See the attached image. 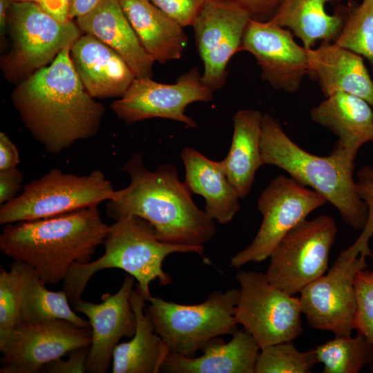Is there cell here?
<instances>
[{
	"mask_svg": "<svg viewBox=\"0 0 373 373\" xmlns=\"http://www.w3.org/2000/svg\"><path fill=\"white\" fill-rule=\"evenodd\" d=\"M70 48L19 83L11 97L25 127L50 153L95 136L105 111L82 84Z\"/></svg>",
	"mask_w": 373,
	"mask_h": 373,
	"instance_id": "cell-1",
	"label": "cell"
},
{
	"mask_svg": "<svg viewBox=\"0 0 373 373\" xmlns=\"http://www.w3.org/2000/svg\"><path fill=\"white\" fill-rule=\"evenodd\" d=\"M120 171L128 174L130 184L108 201L109 217H140L154 227L160 240L169 244L203 246L213 238L214 220L195 204L175 166L163 164L152 171L144 166L142 154L135 153Z\"/></svg>",
	"mask_w": 373,
	"mask_h": 373,
	"instance_id": "cell-2",
	"label": "cell"
},
{
	"mask_svg": "<svg viewBox=\"0 0 373 373\" xmlns=\"http://www.w3.org/2000/svg\"><path fill=\"white\" fill-rule=\"evenodd\" d=\"M108 227L98 206L7 224L0 236V250L32 267L46 285H57L74 264L90 262Z\"/></svg>",
	"mask_w": 373,
	"mask_h": 373,
	"instance_id": "cell-3",
	"label": "cell"
},
{
	"mask_svg": "<svg viewBox=\"0 0 373 373\" xmlns=\"http://www.w3.org/2000/svg\"><path fill=\"white\" fill-rule=\"evenodd\" d=\"M260 149L263 165L283 169L333 204L346 224L355 229H363L367 209L356 191L353 178L355 159L341 147L335 144L325 157L312 154L294 143L271 115L263 113Z\"/></svg>",
	"mask_w": 373,
	"mask_h": 373,
	"instance_id": "cell-4",
	"label": "cell"
},
{
	"mask_svg": "<svg viewBox=\"0 0 373 373\" xmlns=\"http://www.w3.org/2000/svg\"><path fill=\"white\" fill-rule=\"evenodd\" d=\"M104 254L86 264H74L63 280V291L73 305L81 300L89 280L98 271L117 268L137 282L138 291L146 301L151 295L149 285L158 280L160 285L172 283L162 269L165 258L173 253H195L204 257V246L169 244L160 240L154 227L146 220L125 215L108 227L104 238Z\"/></svg>",
	"mask_w": 373,
	"mask_h": 373,
	"instance_id": "cell-5",
	"label": "cell"
},
{
	"mask_svg": "<svg viewBox=\"0 0 373 373\" xmlns=\"http://www.w3.org/2000/svg\"><path fill=\"white\" fill-rule=\"evenodd\" d=\"M238 293L236 289L214 291L195 305L151 296L145 311L171 353L192 358L211 339L237 330L234 312Z\"/></svg>",
	"mask_w": 373,
	"mask_h": 373,
	"instance_id": "cell-6",
	"label": "cell"
},
{
	"mask_svg": "<svg viewBox=\"0 0 373 373\" xmlns=\"http://www.w3.org/2000/svg\"><path fill=\"white\" fill-rule=\"evenodd\" d=\"M117 195V191L99 169L79 175L52 169L28 183L19 196L1 204L0 224L54 217L98 206Z\"/></svg>",
	"mask_w": 373,
	"mask_h": 373,
	"instance_id": "cell-7",
	"label": "cell"
},
{
	"mask_svg": "<svg viewBox=\"0 0 373 373\" xmlns=\"http://www.w3.org/2000/svg\"><path fill=\"white\" fill-rule=\"evenodd\" d=\"M7 26L12 45L1 62L2 70L8 81L18 84L81 37L79 28L72 20L59 22L31 1H12Z\"/></svg>",
	"mask_w": 373,
	"mask_h": 373,
	"instance_id": "cell-8",
	"label": "cell"
},
{
	"mask_svg": "<svg viewBox=\"0 0 373 373\" xmlns=\"http://www.w3.org/2000/svg\"><path fill=\"white\" fill-rule=\"evenodd\" d=\"M240 289L234 316L260 349L291 341L303 332L299 298L271 285L265 274L250 270L236 275Z\"/></svg>",
	"mask_w": 373,
	"mask_h": 373,
	"instance_id": "cell-9",
	"label": "cell"
},
{
	"mask_svg": "<svg viewBox=\"0 0 373 373\" xmlns=\"http://www.w3.org/2000/svg\"><path fill=\"white\" fill-rule=\"evenodd\" d=\"M337 226L328 215L304 220L280 240L271 252L265 276L288 294L300 293L328 269Z\"/></svg>",
	"mask_w": 373,
	"mask_h": 373,
	"instance_id": "cell-10",
	"label": "cell"
},
{
	"mask_svg": "<svg viewBox=\"0 0 373 373\" xmlns=\"http://www.w3.org/2000/svg\"><path fill=\"white\" fill-rule=\"evenodd\" d=\"M326 202L320 193L292 178L278 175L258 199L262 222L257 234L249 246L231 258L229 266L239 268L267 259L287 233Z\"/></svg>",
	"mask_w": 373,
	"mask_h": 373,
	"instance_id": "cell-11",
	"label": "cell"
},
{
	"mask_svg": "<svg viewBox=\"0 0 373 373\" xmlns=\"http://www.w3.org/2000/svg\"><path fill=\"white\" fill-rule=\"evenodd\" d=\"M90 343V329L64 319L0 329V373H39L48 363Z\"/></svg>",
	"mask_w": 373,
	"mask_h": 373,
	"instance_id": "cell-12",
	"label": "cell"
},
{
	"mask_svg": "<svg viewBox=\"0 0 373 373\" xmlns=\"http://www.w3.org/2000/svg\"><path fill=\"white\" fill-rule=\"evenodd\" d=\"M367 255L350 256L341 251L331 269L300 292L302 313L309 326L350 336L354 328L356 274L367 267Z\"/></svg>",
	"mask_w": 373,
	"mask_h": 373,
	"instance_id": "cell-13",
	"label": "cell"
},
{
	"mask_svg": "<svg viewBox=\"0 0 373 373\" xmlns=\"http://www.w3.org/2000/svg\"><path fill=\"white\" fill-rule=\"evenodd\" d=\"M213 90L204 84L198 68L180 75L175 83L162 84L136 77L126 92L111 105L116 115L128 124L155 117L177 121L190 128L197 123L185 114L195 102H209Z\"/></svg>",
	"mask_w": 373,
	"mask_h": 373,
	"instance_id": "cell-14",
	"label": "cell"
},
{
	"mask_svg": "<svg viewBox=\"0 0 373 373\" xmlns=\"http://www.w3.org/2000/svg\"><path fill=\"white\" fill-rule=\"evenodd\" d=\"M249 12L233 0H207L192 26L204 66L202 80L213 91L227 77V66L241 46Z\"/></svg>",
	"mask_w": 373,
	"mask_h": 373,
	"instance_id": "cell-15",
	"label": "cell"
},
{
	"mask_svg": "<svg viewBox=\"0 0 373 373\" xmlns=\"http://www.w3.org/2000/svg\"><path fill=\"white\" fill-rule=\"evenodd\" d=\"M240 50L254 57L262 80L276 90L297 92L309 73L307 49L295 41L289 30L270 20H249Z\"/></svg>",
	"mask_w": 373,
	"mask_h": 373,
	"instance_id": "cell-16",
	"label": "cell"
},
{
	"mask_svg": "<svg viewBox=\"0 0 373 373\" xmlns=\"http://www.w3.org/2000/svg\"><path fill=\"white\" fill-rule=\"evenodd\" d=\"M134 279L129 274L125 276L120 289L114 294H104L99 303L81 299L73 305L88 318L90 325L91 343L86 372H106L121 338H132L135 334L136 318L130 302Z\"/></svg>",
	"mask_w": 373,
	"mask_h": 373,
	"instance_id": "cell-17",
	"label": "cell"
},
{
	"mask_svg": "<svg viewBox=\"0 0 373 373\" xmlns=\"http://www.w3.org/2000/svg\"><path fill=\"white\" fill-rule=\"evenodd\" d=\"M70 57L82 84L93 97H121L136 78L121 55L90 34L81 36L71 46Z\"/></svg>",
	"mask_w": 373,
	"mask_h": 373,
	"instance_id": "cell-18",
	"label": "cell"
},
{
	"mask_svg": "<svg viewBox=\"0 0 373 373\" xmlns=\"http://www.w3.org/2000/svg\"><path fill=\"white\" fill-rule=\"evenodd\" d=\"M80 30L97 37L127 62L137 78H151L154 59L142 46L120 0H101L87 15L77 18Z\"/></svg>",
	"mask_w": 373,
	"mask_h": 373,
	"instance_id": "cell-19",
	"label": "cell"
},
{
	"mask_svg": "<svg viewBox=\"0 0 373 373\" xmlns=\"http://www.w3.org/2000/svg\"><path fill=\"white\" fill-rule=\"evenodd\" d=\"M309 72L325 97L339 92L356 95L373 107V82L363 57L334 42L307 50Z\"/></svg>",
	"mask_w": 373,
	"mask_h": 373,
	"instance_id": "cell-20",
	"label": "cell"
},
{
	"mask_svg": "<svg viewBox=\"0 0 373 373\" xmlns=\"http://www.w3.org/2000/svg\"><path fill=\"white\" fill-rule=\"evenodd\" d=\"M226 343L220 336L211 339L198 357L170 353L161 367L165 373H254L260 347L245 329L236 330Z\"/></svg>",
	"mask_w": 373,
	"mask_h": 373,
	"instance_id": "cell-21",
	"label": "cell"
},
{
	"mask_svg": "<svg viewBox=\"0 0 373 373\" xmlns=\"http://www.w3.org/2000/svg\"><path fill=\"white\" fill-rule=\"evenodd\" d=\"M180 157L185 169L184 184L191 193L204 198V211L212 220L229 222L240 210V198L227 178L222 160H211L191 147H184Z\"/></svg>",
	"mask_w": 373,
	"mask_h": 373,
	"instance_id": "cell-22",
	"label": "cell"
},
{
	"mask_svg": "<svg viewBox=\"0 0 373 373\" xmlns=\"http://www.w3.org/2000/svg\"><path fill=\"white\" fill-rule=\"evenodd\" d=\"M310 117L337 135L336 144L354 159L363 144L373 141V109L356 95L334 93L312 109Z\"/></svg>",
	"mask_w": 373,
	"mask_h": 373,
	"instance_id": "cell-23",
	"label": "cell"
},
{
	"mask_svg": "<svg viewBox=\"0 0 373 373\" xmlns=\"http://www.w3.org/2000/svg\"><path fill=\"white\" fill-rule=\"evenodd\" d=\"M123 10L142 46L160 64L179 59L188 37L179 23L150 0H120Z\"/></svg>",
	"mask_w": 373,
	"mask_h": 373,
	"instance_id": "cell-24",
	"label": "cell"
},
{
	"mask_svg": "<svg viewBox=\"0 0 373 373\" xmlns=\"http://www.w3.org/2000/svg\"><path fill=\"white\" fill-rule=\"evenodd\" d=\"M130 302L136 318V330L131 340L119 343L113 354V373H159L171 353L164 341L156 333L145 311L146 302L137 290H132Z\"/></svg>",
	"mask_w": 373,
	"mask_h": 373,
	"instance_id": "cell-25",
	"label": "cell"
},
{
	"mask_svg": "<svg viewBox=\"0 0 373 373\" xmlns=\"http://www.w3.org/2000/svg\"><path fill=\"white\" fill-rule=\"evenodd\" d=\"M262 115L254 109H240L233 117L232 142L222 160L228 180L240 198L250 192L258 169L263 165L260 141Z\"/></svg>",
	"mask_w": 373,
	"mask_h": 373,
	"instance_id": "cell-26",
	"label": "cell"
},
{
	"mask_svg": "<svg viewBox=\"0 0 373 373\" xmlns=\"http://www.w3.org/2000/svg\"><path fill=\"white\" fill-rule=\"evenodd\" d=\"M12 263L19 275L20 325L64 319L90 329L89 321L73 311L64 291H50L32 267L18 260Z\"/></svg>",
	"mask_w": 373,
	"mask_h": 373,
	"instance_id": "cell-27",
	"label": "cell"
},
{
	"mask_svg": "<svg viewBox=\"0 0 373 373\" xmlns=\"http://www.w3.org/2000/svg\"><path fill=\"white\" fill-rule=\"evenodd\" d=\"M332 0H282L268 19L289 30L309 50L318 40L334 42L345 21L338 15H329L326 5Z\"/></svg>",
	"mask_w": 373,
	"mask_h": 373,
	"instance_id": "cell-28",
	"label": "cell"
},
{
	"mask_svg": "<svg viewBox=\"0 0 373 373\" xmlns=\"http://www.w3.org/2000/svg\"><path fill=\"white\" fill-rule=\"evenodd\" d=\"M323 373H358L373 362V347L361 333L335 336L314 348Z\"/></svg>",
	"mask_w": 373,
	"mask_h": 373,
	"instance_id": "cell-29",
	"label": "cell"
},
{
	"mask_svg": "<svg viewBox=\"0 0 373 373\" xmlns=\"http://www.w3.org/2000/svg\"><path fill=\"white\" fill-rule=\"evenodd\" d=\"M317 363L314 349L300 352L293 341H285L260 349L254 373H308Z\"/></svg>",
	"mask_w": 373,
	"mask_h": 373,
	"instance_id": "cell-30",
	"label": "cell"
},
{
	"mask_svg": "<svg viewBox=\"0 0 373 373\" xmlns=\"http://www.w3.org/2000/svg\"><path fill=\"white\" fill-rule=\"evenodd\" d=\"M334 43L367 59L373 70V0L352 10Z\"/></svg>",
	"mask_w": 373,
	"mask_h": 373,
	"instance_id": "cell-31",
	"label": "cell"
},
{
	"mask_svg": "<svg viewBox=\"0 0 373 373\" xmlns=\"http://www.w3.org/2000/svg\"><path fill=\"white\" fill-rule=\"evenodd\" d=\"M356 307L354 328L373 347V271H360L354 281Z\"/></svg>",
	"mask_w": 373,
	"mask_h": 373,
	"instance_id": "cell-32",
	"label": "cell"
},
{
	"mask_svg": "<svg viewBox=\"0 0 373 373\" xmlns=\"http://www.w3.org/2000/svg\"><path fill=\"white\" fill-rule=\"evenodd\" d=\"M356 176V191L367 207V218L358 238L352 245L344 251L351 256L364 254L368 256L371 255L369 240L373 236V167L369 165L363 166L357 172Z\"/></svg>",
	"mask_w": 373,
	"mask_h": 373,
	"instance_id": "cell-33",
	"label": "cell"
},
{
	"mask_svg": "<svg viewBox=\"0 0 373 373\" xmlns=\"http://www.w3.org/2000/svg\"><path fill=\"white\" fill-rule=\"evenodd\" d=\"M21 323L19 275L12 262L10 270H0V329H9Z\"/></svg>",
	"mask_w": 373,
	"mask_h": 373,
	"instance_id": "cell-34",
	"label": "cell"
},
{
	"mask_svg": "<svg viewBox=\"0 0 373 373\" xmlns=\"http://www.w3.org/2000/svg\"><path fill=\"white\" fill-rule=\"evenodd\" d=\"M182 27L192 26L207 0H150Z\"/></svg>",
	"mask_w": 373,
	"mask_h": 373,
	"instance_id": "cell-35",
	"label": "cell"
},
{
	"mask_svg": "<svg viewBox=\"0 0 373 373\" xmlns=\"http://www.w3.org/2000/svg\"><path fill=\"white\" fill-rule=\"evenodd\" d=\"M89 346L79 347L68 353L66 360L61 358L48 363L42 367L39 373H84Z\"/></svg>",
	"mask_w": 373,
	"mask_h": 373,
	"instance_id": "cell-36",
	"label": "cell"
},
{
	"mask_svg": "<svg viewBox=\"0 0 373 373\" xmlns=\"http://www.w3.org/2000/svg\"><path fill=\"white\" fill-rule=\"evenodd\" d=\"M23 174L17 167L0 171V203L3 204L15 198L21 189Z\"/></svg>",
	"mask_w": 373,
	"mask_h": 373,
	"instance_id": "cell-37",
	"label": "cell"
},
{
	"mask_svg": "<svg viewBox=\"0 0 373 373\" xmlns=\"http://www.w3.org/2000/svg\"><path fill=\"white\" fill-rule=\"evenodd\" d=\"M250 15L251 19L267 17L270 19L280 4L282 0H233Z\"/></svg>",
	"mask_w": 373,
	"mask_h": 373,
	"instance_id": "cell-38",
	"label": "cell"
},
{
	"mask_svg": "<svg viewBox=\"0 0 373 373\" xmlns=\"http://www.w3.org/2000/svg\"><path fill=\"white\" fill-rule=\"evenodd\" d=\"M19 162L20 157L17 147L4 132H1L0 171L17 167Z\"/></svg>",
	"mask_w": 373,
	"mask_h": 373,
	"instance_id": "cell-39",
	"label": "cell"
},
{
	"mask_svg": "<svg viewBox=\"0 0 373 373\" xmlns=\"http://www.w3.org/2000/svg\"><path fill=\"white\" fill-rule=\"evenodd\" d=\"M37 3L48 15L59 22L69 20L70 0H38Z\"/></svg>",
	"mask_w": 373,
	"mask_h": 373,
	"instance_id": "cell-40",
	"label": "cell"
},
{
	"mask_svg": "<svg viewBox=\"0 0 373 373\" xmlns=\"http://www.w3.org/2000/svg\"><path fill=\"white\" fill-rule=\"evenodd\" d=\"M101 0H70L69 19L83 17L93 10Z\"/></svg>",
	"mask_w": 373,
	"mask_h": 373,
	"instance_id": "cell-41",
	"label": "cell"
},
{
	"mask_svg": "<svg viewBox=\"0 0 373 373\" xmlns=\"http://www.w3.org/2000/svg\"><path fill=\"white\" fill-rule=\"evenodd\" d=\"M12 1V0H0V28L1 35L7 26L8 12Z\"/></svg>",
	"mask_w": 373,
	"mask_h": 373,
	"instance_id": "cell-42",
	"label": "cell"
},
{
	"mask_svg": "<svg viewBox=\"0 0 373 373\" xmlns=\"http://www.w3.org/2000/svg\"><path fill=\"white\" fill-rule=\"evenodd\" d=\"M12 1H31L37 3L38 0H12Z\"/></svg>",
	"mask_w": 373,
	"mask_h": 373,
	"instance_id": "cell-43",
	"label": "cell"
},
{
	"mask_svg": "<svg viewBox=\"0 0 373 373\" xmlns=\"http://www.w3.org/2000/svg\"><path fill=\"white\" fill-rule=\"evenodd\" d=\"M369 370L370 372H373V362L370 365Z\"/></svg>",
	"mask_w": 373,
	"mask_h": 373,
	"instance_id": "cell-44",
	"label": "cell"
}]
</instances>
